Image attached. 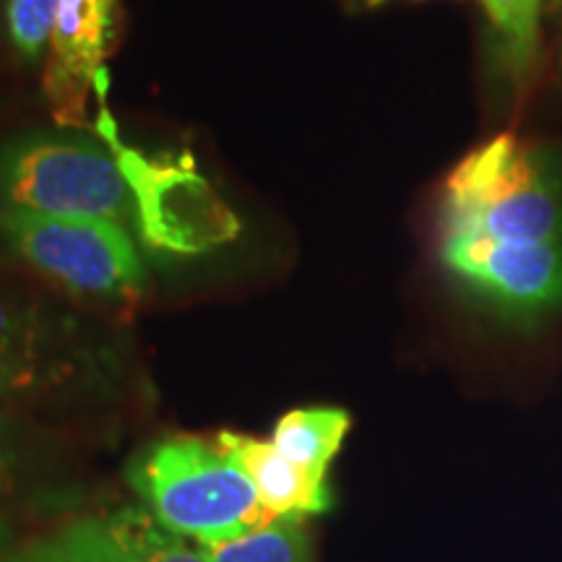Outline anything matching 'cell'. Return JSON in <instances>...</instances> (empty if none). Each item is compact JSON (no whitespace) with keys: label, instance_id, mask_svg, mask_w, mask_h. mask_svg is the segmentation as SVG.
Instances as JSON below:
<instances>
[{"label":"cell","instance_id":"obj_13","mask_svg":"<svg viewBox=\"0 0 562 562\" xmlns=\"http://www.w3.org/2000/svg\"><path fill=\"white\" fill-rule=\"evenodd\" d=\"M42 562H131L108 518H83L42 542Z\"/></svg>","mask_w":562,"mask_h":562},{"label":"cell","instance_id":"obj_15","mask_svg":"<svg viewBox=\"0 0 562 562\" xmlns=\"http://www.w3.org/2000/svg\"><path fill=\"white\" fill-rule=\"evenodd\" d=\"M21 456L16 448V438H13L11 427L0 419V501L11 495L19 480Z\"/></svg>","mask_w":562,"mask_h":562},{"label":"cell","instance_id":"obj_18","mask_svg":"<svg viewBox=\"0 0 562 562\" xmlns=\"http://www.w3.org/2000/svg\"><path fill=\"white\" fill-rule=\"evenodd\" d=\"M385 3H391V0H364V5H368V9H381V5H385Z\"/></svg>","mask_w":562,"mask_h":562},{"label":"cell","instance_id":"obj_12","mask_svg":"<svg viewBox=\"0 0 562 562\" xmlns=\"http://www.w3.org/2000/svg\"><path fill=\"white\" fill-rule=\"evenodd\" d=\"M108 521L131 562H206L195 547L161 529L144 508H125Z\"/></svg>","mask_w":562,"mask_h":562},{"label":"cell","instance_id":"obj_9","mask_svg":"<svg viewBox=\"0 0 562 562\" xmlns=\"http://www.w3.org/2000/svg\"><path fill=\"white\" fill-rule=\"evenodd\" d=\"M351 417L339 406H302L281 414L273 425V448L307 472L328 476V469L347 440Z\"/></svg>","mask_w":562,"mask_h":562},{"label":"cell","instance_id":"obj_11","mask_svg":"<svg viewBox=\"0 0 562 562\" xmlns=\"http://www.w3.org/2000/svg\"><path fill=\"white\" fill-rule=\"evenodd\" d=\"M195 550L206 562H313L311 533L294 518H269Z\"/></svg>","mask_w":562,"mask_h":562},{"label":"cell","instance_id":"obj_3","mask_svg":"<svg viewBox=\"0 0 562 562\" xmlns=\"http://www.w3.org/2000/svg\"><path fill=\"white\" fill-rule=\"evenodd\" d=\"M131 209L128 178L97 140L32 131L0 144V211L123 224Z\"/></svg>","mask_w":562,"mask_h":562},{"label":"cell","instance_id":"obj_14","mask_svg":"<svg viewBox=\"0 0 562 562\" xmlns=\"http://www.w3.org/2000/svg\"><path fill=\"white\" fill-rule=\"evenodd\" d=\"M58 0H3L5 34L19 60L37 63L53 40Z\"/></svg>","mask_w":562,"mask_h":562},{"label":"cell","instance_id":"obj_10","mask_svg":"<svg viewBox=\"0 0 562 562\" xmlns=\"http://www.w3.org/2000/svg\"><path fill=\"white\" fill-rule=\"evenodd\" d=\"M487 13L492 55L513 83L529 79L542 50L544 0H482Z\"/></svg>","mask_w":562,"mask_h":562},{"label":"cell","instance_id":"obj_20","mask_svg":"<svg viewBox=\"0 0 562 562\" xmlns=\"http://www.w3.org/2000/svg\"><path fill=\"white\" fill-rule=\"evenodd\" d=\"M560 70H562V63H560Z\"/></svg>","mask_w":562,"mask_h":562},{"label":"cell","instance_id":"obj_5","mask_svg":"<svg viewBox=\"0 0 562 562\" xmlns=\"http://www.w3.org/2000/svg\"><path fill=\"white\" fill-rule=\"evenodd\" d=\"M440 258L503 318L533 323L562 307V237L503 243L474 232H440Z\"/></svg>","mask_w":562,"mask_h":562},{"label":"cell","instance_id":"obj_17","mask_svg":"<svg viewBox=\"0 0 562 562\" xmlns=\"http://www.w3.org/2000/svg\"><path fill=\"white\" fill-rule=\"evenodd\" d=\"M9 537H11L9 526H5V521H0V552H3V547L9 544Z\"/></svg>","mask_w":562,"mask_h":562},{"label":"cell","instance_id":"obj_16","mask_svg":"<svg viewBox=\"0 0 562 562\" xmlns=\"http://www.w3.org/2000/svg\"><path fill=\"white\" fill-rule=\"evenodd\" d=\"M3 562H42V542L26 547V550H21L16 554H11V558H5Z\"/></svg>","mask_w":562,"mask_h":562},{"label":"cell","instance_id":"obj_7","mask_svg":"<svg viewBox=\"0 0 562 562\" xmlns=\"http://www.w3.org/2000/svg\"><path fill=\"white\" fill-rule=\"evenodd\" d=\"M214 438L252 482L258 503L271 518L305 521L331 510L334 495L328 476H318L284 459L271 440L232 430L216 432Z\"/></svg>","mask_w":562,"mask_h":562},{"label":"cell","instance_id":"obj_19","mask_svg":"<svg viewBox=\"0 0 562 562\" xmlns=\"http://www.w3.org/2000/svg\"><path fill=\"white\" fill-rule=\"evenodd\" d=\"M547 3H550V9H552V11L562 9V0H547Z\"/></svg>","mask_w":562,"mask_h":562},{"label":"cell","instance_id":"obj_4","mask_svg":"<svg viewBox=\"0 0 562 562\" xmlns=\"http://www.w3.org/2000/svg\"><path fill=\"white\" fill-rule=\"evenodd\" d=\"M0 243L81 300H133L146 284L144 263L123 224L0 211Z\"/></svg>","mask_w":562,"mask_h":562},{"label":"cell","instance_id":"obj_8","mask_svg":"<svg viewBox=\"0 0 562 562\" xmlns=\"http://www.w3.org/2000/svg\"><path fill=\"white\" fill-rule=\"evenodd\" d=\"M53 326L32 300L0 284V393L32 391L45 375Z\"/></svg>","mask_w":562,"mask_h":562},{"label":"cell","instance_id":"obj_6","mask_svg":"<svg viewBox=\"0 0 562 562\" xmlns=\"http://www.w3.org/2000/svg\"><path fill=\"white\" fill-rule=\"evenodd\" d=\"M117 19L121 0H58L45 94L60 123L81 121L89 91L104 89V60L117 40Z\"/></svg>","mask_w":562,"mask_h":562},{"label":"cell","instance_id":"obj_1","mask_svg":"<svg viewBox=\"0 0 562 562\" xmlns=\"http://www.w3.org/2000/svg\"><path fill=\"white\" fill-rule=\"evenodd\" d=\"M440 232H474L503 243L562 237V149L501 133L448 175Z\"/></svg>","mask_w":562,"mask_h":562},{"label":"cell","instance_id":"obj_2","mask_svg":"<svg viewBox=\"0 0 562 562\" xmlns=\"http://www.w3.org/2000/svg\"><path fill=\"white\" fill-rule=\"evenodd\" d=\"M125 480L161 529L195 544L269 521L258 492L216 438L170 435L133 456Z\"/></svg>","mask_w":562,"mask_h":562}]
</instances>
